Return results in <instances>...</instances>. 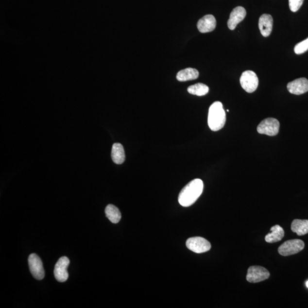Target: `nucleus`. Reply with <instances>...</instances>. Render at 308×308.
I'll return each instance as SVG.
<instances>
[{"mask_svg": "<svg viewBox=\"0 0 308 308\" xmlns=\"http://www.w3.org/2000/svg\"><path fill=\"white\" fill-rule=\"evenodd\" d=\"M284 237V231L279 225L274 226L271 229V232L266 235L265 240L269 243H274L281 241Z\"/></svg>", "mask_w": 308, "mask_h": 308, "instance_id": "4468645a", "label": "nucleus"}, {"mask_svg": "<svg viewBox=\"0 0 308 308\" xmlns=\"http://www.w3.org/2000/svg\"><path fill=\"white\" fill-rule=\"evenodd\" d=\"M204 185L201 179H195L190 182L182 189L178 201L183 207H189L197 201L202 194Z\"/></svg>", "mask_w": 308, "mask_h": 308, "instance_id": "f257e3e1", "label": "nucleus"}, {"mask_svg": "<svg viewBox=\"0 0 308 308\" xmlns=\"http://www.w3.org/2000/svg\"><path fill=\"white\" fill-rule=\"evenodd\" d=\"M280 123L274 118L268 119L261 121L257 128V132L261 134H265L268 136H275L279 132Z\"/></svg>", "mask_w": 308, "mask_h": 308, "instance_id": "39448f33", "label": "nucleus"}, {"mask_svg": "<svg viewBox=\"0 0 308 308\" xmlns=\"http://www.w3.org/2000/svg\"><path fill=\"white\" fill-rule=\"evenodd\" d=\"M306 286L308 288V281L306 282Z\"/></svg>", "mask_w": 308, "mask_h": 308, "instance_id": "4be33fe9", "label": "nucleus"}, {"mask_svg": "<svg viewBox=\"0 0 308 308\" xmlns=\"http://www.w3.org/2000/svg\"><path fill=\"white\" fill-rule=\"evenodd\" d=\"M305 247L303 241L299 239L285 241L278 249V253L283 257L292 255L299 253Z\"/></svg>", "mask_w": 308, "mask_h": 308, "instance_id": "7ed1b4c3", "label": "nucleus"}, {"mask_svg": "<svg viewBox=\"0 0 308 308\" xmlns=\"http://www.w3.org/2000/svg\"><path fill=\"white\" fill-rule=\"evenodd\" d=\"M111 158L115 163L121 165L125 160V153L123 147L119 143H114L111 150Z\"/></svg>", "mask_w": 308, "mask_h": 308, "instance_id": "2eb2a0df", "label": "nucleus"}, {"mask_svg": "<svg viewBox=\"0 0 308 308\" xmlns=\"http://www.w3.org/2000/svg\"><path fill=\"white\" fill-rule=\"evenodd\" d=\"M246 15V10L242 6H237L234 8L229 16L227 22L228 28L231 31L234 30L239 23L243 20Z\"/></svg>", "mask_w": 308, "mask_h": 308, "instance_id": "9d476101", "label": "nucleus"}, {"mask_svg": "<svg viewBox=\"0 0 308 308\" xmlns=\"http://www.w3.org/2000/svg\"><path fill=\"white\" fill-rule=\"evenodd\" d=\"M28 262L33 276L38 280L43 279L45 271L40 257L37 255L32 254L29 256Z\"/></svg>", "mask_w": 308, "mask_h": 308, "instance_id": "6e6552de", "label": "nucleus"}, {"mask_svg": "<svg viewBox=\"0 0 308 308\" xmlns=\"http://www.w3.org/2000/svg\"><path fill=\"white\" fill-rule=\"evenodd\" d=\"M216 26V18L211 15L205 16L199 19L197 24L199 31L202 34L212 32L215 29Z\"/></svg>", "mask_w": 308, "mask_h": 308, "instance_id": "f8f14e48", "label": "nucleus"}, {"mask_svg": "<svg viewBox=\"0 0 308 308\" xmlns=\"http://www.w3.org/2000/svg\"><path fill=\"white\" fill-rule=\"evenodd\" d=\"M199 71L191 68L179 71L176 75V79L179 81L185 82L197 79L199 77Z\"/></svg>", "mask_w": 308, "mask_h": 308, "instance_id": "dca6fc26", "label": "nucleus"}, {"mask_svg": "<svg viewBox=\"0 0 308 308\" xmlns=\"http://www.w3.org/2000/svg\"><path fill=\"white\" fill-rule=\"evenodd\" d=\"M270 276V274L266 268L261 266H251L249 268L247 280L252 283H257L268 279Z\"/></svg>", "mask_w": 308, "mask_h": 308, "instance_id": "0eeeda50", "label": "nucleus"}, {"mask_svg": "<svg viewBox=\"0 0 308 308\" xmlns=\"http://www.w3.org/2000/svg\"><path fill=\"white\" fill-rule=\"evenodd\" d=\"M226 115L221 102H215L209 107L208 116V124L209 128L214 132L220 130L225 125Z\"/></svg>", "mask_w": 308, "mask_h": 308, "instance_id": "f03ea898", "label": "nucleus"}, {"mask_svg": "<svg viewBox=\"0 0 308 308\" xmlns=\"http://www.w3.org/2000/svg\"><path fill=\"white\" fill-rule=\"evenodd\" d=\"M289 92L294 95H301L308 91V80L306 78L295 80L287 85Z\"/></svg>", "mask_w": 308, "mask_h": 308, "instance_id": "9b49d317", "label": "nucleus"}, {"mask_svg": "<svg viewBox=\"0 0 308 308\" xmlns=\"http://www.w3.org/2000/svg\"><path fill=\"white\" fill-rule=\"evenodd\" d=\"M304 0H289V6L291 11L296 12L301 7L303 4Z\"/></svg>", "mask_w": 308, "mask_h": 308, "instance_id": "412c9836", "label": "nucleus"}, {"mask_svg": "<svg viewBox=\"0 0 308 308\" xmlns=\"http://www.w3.org/2000/svg\"><path fill=\"white\" fill-rule=\"evenodd\" d=\"M187 247L196 254H202L210 250V242L202 237H194L188 239L186 242Z\"/></svg>", "mask_w": 308, "mask_h": 308, "instance_id": "423d86ee", "label": "nucleus"}, {"mask_svg": "<svg viewBox=\"0 0 308 308\" xmlns=\"http://www.w3.org/2000/svg\"><path fill=\"white\" fill-rule=\"evenodd\" d=\"M188 91L189 94L203 96L208 93L209 87L204 84L198 83L189 86Z\"/></svg>", "mask_w": 308, "mask_h": 308, "instance_id": "6ab92c4d", "label": "nucleus"}, {"mask_svg": "<svg viewBox=\"0 0 308 308\" xmlns=\"http://www.w3.org/2000/svg\"><path fill=\"white\" fill-rule=\"evenodd\" d=\"M105 214L106 217L114 224L119 222L121 217H122L119 209L113 205H109L107 206L105 209Z\"/></svg>", "mask_w": 308, "mask_h": 308, "instance_id": "a211bd4d", "label": "nucleus"}, {"mask_svg": "<svg viewBox=\"0 0 308 308\" xmlns=\"http://www.w3.org/2000/svg\"><path fill=\"white\" fill-rule=\"evenodd\" d=\"M241 86L248 93H254L258 85V79L257 74L253 71L247 70L242 73L240 79Z\"/></svg>", "mask_w": 308, "mask_h": 308, "instance_id": "20e7f679", "label": "nucleus"}, {"mask_svg": "<svg viewBox=\"0 0 308 308\" xmlns=\"http://www.w3.org/2000/svg\"><path fill=\"white\" fill-rule=\"evenodd\" d=\"M70 264V260L67 257H62L58 260L55 265L54 274L56 280L64 283L67 281L68 277V268Z\"/></svg>", "mask_w": 308, "mask_h": 308, "instance_id": "1a4fd4ad", "label": "nucleus"}, {"mask_svg": "<svg viewBox=\"0 0 308 308\" xmlns=\"http://www.w3.org/2000/svg\"><path fill=\"white\" fill-rule=\"evenodd\" d=\"M308 51V38L297 44L294 48V51L296 54H301Z\"/></svg>", "mask_w": 308, "mask_h": 308, "instance_id": "aec40b11", "label": "nucleus"}, {"mask_svg": "<svg viewBox=\"0 0 308 308\" xmlns=\"http://www.w3.org/2000/svg\"><path fill=\"white\" fill-rule=\"evenodd\" d=\"M291 229L299 236H303L308 233V220L295 219L291 224Z\"/></svg>", "mask_w": 308, "mask_h": 308, "instance_id": "f3484780", "label": "nucleus"}, {"mask_svg": "<svg viewBox=\"0 0 308 308\" xmlns=\"http://www.w3.org/2000/svg\"><path fill=\"white\" fill-rule=\"evenodd\" d=\"M274 19L270 15H261L258 21V28L265 37L270 36L273 29Z\"/></svg>", "mask_w": 308, "mask_h": 308, "instance_id": "ddd939ff", "label": "nucleus"}]
</instances>
